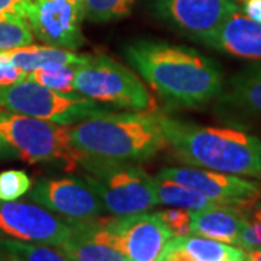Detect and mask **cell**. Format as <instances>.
I'll return each instance as SVG.
<instances>
[{
  "label": "cell",
  "instance_id": "cell-1",
  "mask_svg": "<svg viewBox=\"0 0 261 261\" xmlns=\"http://www.w3.org/2000/svg\"><path fill=\"white\" fill-rule=\"evenodd\" d=\"M134 70L167 102L197 108L224 92L219 65L199 51L164 41L138 39L123 48Z\"/></svg>",
  "mask_w": 261,
  "mask_h": 261
},
{
  "label": "cell",
  "instance_id": "cell-2",
  "mask_svg": "<svg viewBox=\"0 0 261 261\" xmlns=\"http://www.w3.org/2000/svg\"><path fill=\"white\" fill-rule=\"evenodd\" d=\"M166 142L183 163L221 173L261 178V135L206 126L160 115Z\"/></svg>",
  "mask_w": 261,
  "mask_h": 261
},
{
  "label": "cell",
  "instance_id": "cell-3",
  "mask_svg": "<svg viewBox=\"0 0 261 261\" xmlns=\"http://www.w3.org/2000/svg\"><path fill=\"white\" fill-rule=\"evenodd\" d=\"M67 135L80 155L113 161H145L167 145L159 113L108 112L70 125Z\"/></svg>",
  "mask_w": 261,
  "mask_h": 261
},
{
  "label": "cell",
  "instance_id": "cell-4",
  "mask_svg": "<svg viewBox=\"0 0 261 261\" xmlns=\"http://www.w3.org/2000/svg\"><path fill=\"white\" fill-rule=\"evenodd\" d=\"M79 166L109 214H141L159 205L155 178L135 163L80 155Z\"/></svg>",
  "mask_w": 261,
  "mask_h": 261
},
{
  "label": "cell",
  "instance_id": "cell-5",
  "mask_svg": "<svg viewBox=\"0 0 261 261\" xmlns=\"http://www.w3.org/2000/svg\"><path fill=\"white\" fill-rule=\"evenodd\" d=\"M75 222L94 241L113 247L129 261H160L174 238L157 212Z\"/></svg>",
  "mask_w": 261,
  "mask_h": 261
},
{
  "label": "cell",
  "instance_id": "cell-6",
  "mask_svg": "<svg viewBox=\"0 0 261 261\" xmlns=\"http://www.w3.org/2000/svg\"><path fill=\"white\" fill-rule=\"evenodd\" d=\"M0 109L65 126L113 111L79 92L60 93L29 79L0 87Z\"/></svg>",
  "mask_w": 261,
  "mask_h": 261
},
{
  "label": "cell",
  "instance_id": "cell-7",
  "mask_svg": "<svg viewBox=\"0 0 261 261\" xmlns=\"http://www.w3.org/2000/svg\"><path fill=\"white\" fill-rule=\"evenodd\" d=\"M75 92L113 109L148 112L152 97L141 80L125 65L103 56L92 57L75 67Z\"/></svg>",
  "mask_w": 261,
  "mask_h": 261
},
{
  "label": "cell",
  "instance_id": "cell-8",
  "mask_svg": "<svg viewBox=\"0 0 261 261\" xmlns=\"http://www.w3.org/2000/svg\"><path fill=\"white\" fill-rule=\"evenodd\" d=\"M68 126L0 109V135L28 163H63L65 170L79 166L80 154L71 148Z\"/></svg>",
  "mask_w": 261,
  "mask_h": 261
},
{
  "label": "cell",
  "instance_id": "cell-9",
  "mask_svg": "<svg viewBox=\"0 0 261 261\" xmlns=\"http://www.w3.org/2000/svg\"><path fill=\"white\" fill-rule=\"evenodd\" d=\"M240 0H147L149 12L170 28L207 47Z\"/></svg>",
  "mask_w": 261,
  "mask_h": 261
},
{
  "label": "cell",
  "instance_id": "cell-10",
  "mask_svg": "<svg viewBox=\"0 0 261 261\" xmlns=\"http://www.w3.org/2000/svg\"><path fill=\"white\" fill-rule=\"evenodd\" d=\"M71 232V222L37 203L0 200V235L25 243L60 248Z\"/></svg>",
  "mask_w": 261,
  "mask_h": 261
},
{
  "label": "cell",
  "instance_id": "cell-11",
  "mask_svg": "<svg viewBox=\"0 0 261 261\" xmlns=\"http://www.w3.org/2000/svg\"><path fill=\"white\" fill-rule=\"evenodd\" d=\"M83 0H31L27 10L34 37L51 47L79 49L84 45Z\"/></svg>",
  "mask_w": 261,
  "mask_h": 261
},
{
  "label": "cell",
  "instance_id": "cell-12",
  "mask_svg": "<svg viewBox=\"0 0 261 261\" xmlns=\"http://www.w3.org/2000/svg\"><path fill=\"white\" fill-rule=\"evenodd\" d=\"M157 177L195 189L221 206L247 209L261 196L258 181L209 168L167 167L163 168Z\"/></svg>",
  "mask_w": 261,
  "mask_h": 261
},
{
  "label": "cell",
  "instance_id": "cell-13",
  "mask_svg": "<svg viewBox=\"0 0 261 261\" xmlns=\"http://www.w3.org/2000/svg\"><path fill=\"white\" fill-rule=\"evenodd\" d=\"M28 197L68 221H89L106 212L100 197L84 177L39 178Z\"/></svg>",
  "mask_w": 261,
  "mask_h": 261
},
{
  "label": "cell",
  "instance_id": "cell-14",
  "mask_svg": "<svg viewBox=\"0 0 261 261\" xmlns=\"http://www.w3.org/2000/svg\"><path fill=\"white\" fill-rule=\"evenodd\" d=\"M207 47L228 56L261 61V23L247 18L240 9L229 15Z\"/></svg>",
  "mask_w": 261,
  "mask_h": 261
},
{
  "label": "cell",
  "instance_id": "cell-15",
  "mask_svg": "<svg viewBox=\"0 0 261 261\" xmlns=\"http://www.w3.org/2000/svg\"><path fill=\"white\" fill-rule=\"evenodd\" d=\"M247 222L248 218L244 214V209L232 206H215L192 211L190 235L237 245L238 237Z\"/></svg>",
  "mask_w": 261,
  "mask_h": 261
},
{
  "label": "cell",
  "instance_id": "cell-16",
  "mask_svg": "<svg viewBox=\"0 0 261 261\" xmlns=\"http://www.w3.org/2000/svg\"><path fill=\"white\" fill-rule=\"evenodd\" d=\"M89 56H80L70 49L51 45H27L0 53V61L9 63L31 73L39 68H53L84 63Z\"/></svg>",
  "mask_w": 261,
  "mask_h": 261
},
{
  "label": "cell",
  "instance_id": "cell-17",
  "mask_svg": "<svg viewBox=\"0 0 261 261\" xmlns=\"http://www.w3.org/2000/svg\"><path fill=\"white\" fill-rule=\"evenodd\" d=\"M219 106L229 111L261 116V63L252 64L231 77Z\"/></svg>",
  "mask_w": 261,
  "mask_h": 261
},
{
  "label": "cell",
  "instance_id": "cell-18",
  "mask_svg": "<svg viewBox=\"0 0 261 261\" xmlns=\"http://www.w3.org/2000/svg\"><path fill=\"white\" fill-rule=\"evenodd\" d=\"M71 222V232L60 247L70 261H129L121 251L90 238L75 221Z\"/></svg>",
  "mask_w": 261,
  "mask_h": 261
},
{
  "label": "cell",
  "instance_id": "cell-19",
  "mask_svg": "<svg viewBox=\"0 0 261 261\" xmlns=\"http://www.w3.org/2000/svg\"><path fill=\"white\" fill-rule=\"evenodd\" d=\"M174 241L183 247L196 261H250L247 251L241 247L211 238L186 235L174 237Z\"/></svg>",
  "mask_w": 261,
  "mask_h": 261
},
{
  "label": "cell",
  "instance_id": "cell-20",
  "mask_svg": "<svg viewBox=\"0 0 261 261\" xmlns=\"http://www.w3.org/2000/svg\"><path fill=\"white\" fill-rule=\"evenodd\" d=\"M155 193L159 199V205L181 207L189 211H200V209L221 206L195 189H190L183 185H178L176 181L157 177V176H155Z\"/></svg>",
  "mask_w": 261,
  "mask_h": 261
},
{
  "label": "cell",
  "instance_id": "cell-21",
  "mask_svg": "<svg viewBox=\"0 0 261 261\" xmlns=\"http://www.w3.org/2000/svg\"><path fill=\"white\" fill-rule=\"evenodd\" d=\"M0 251L19 261H70L60 248L51 245L25 243L10 238H0Z\"/></svg>",
  "mask_w": 261,
  "mask_h": 261
},
{
  "label": "cell",
  "instance_id": "cell-22",
  "mask_svg": "<svg viewBox=\"0 0 261 261\" xmlns=\"http://www.w3.org/2000/svg\"><path fill=\"white\" fill-rule=\"evenodd\" d=\"M34 38L25 16L13 13L0 15V53L31 45Z\"/></svg>",
  "mask_w": 261,
  "mask_h": 261
},
{
  "label": "cell",
  "instance_id": "cell-23",
  "mask_svg": "<svg viewBox=\"0 0 261 261\" xmlns=\"http://www.w3.org/2000/svg\"><path fill=\"white\" fill-rule=\"evenodd\" d=\"M137 0H83L84 18L93 22H112L129 15Z\"/></svg>",
  "mask_w": 261,
  "mask_h": 261
},
{
  "label": "cell",
  "instance_id": "cell-24",
  "mask_svg": "<svg viewBox=\"0 0 261 261\" xmlns=\"http://www.w3.org/2000/svg\"><path fill=\"white\" fill-rule=\"evenodd\" d=\"M77 65L39 68L35 71H31L28 79L60 93H74V75Z\"/></svg>",
  "mask_w": 261,
  "mask_h": 261
},
{
  "label": "cell",
  "instance_id": "cell-25",
  "mask_svg": "<svg viewBox=\"0 0 261 261\" xmlns=\"http://www.w3.org/2000/svg\"><path fill=\"white\" fill-rule=\"evenodd\" d=\"M32 187V180L23 170H5L0 173V200L13 202L27 195Z\"/></svg>",
  "mask_w": 261,
  "mask_h": 261
},
{
  "label": "cell",
  "instance_id": "cell-26",
  "mask_svg": "<svg viewBox=\"0 0 261 261\" xmlns=\"http://www.w3.org/2000/svg\"><path fill=\"white\" fill-rule=\"evenodd\" d=\"M190 214L192 211L174 207L157 212L161 221L168 228V231L173 233V237H186L190 235Z\"/></svg>",
  "mask_w": 261,
  "mask_h": 261
},
{
  "label": "cell",
  "instance_id": "cell-27",
  "mask_svg": "<svg viewBox=\"0 0 261 261\" xmlns=\"http://www.w3.org/2000/svg\"><path fill=\"white\" fill-rule=\"evenodd\" d=\"M237 247H241L244 250H250L255 247H261V214L255 211L252 221H248L247 225L238 237Z\"/></svg>",
  "mask_w": 261,
  "mask_h": 261
},
{
  "label": "cell",
  "instance_id": "cell-28",
  "mask_svg": "<svg viewBox=\"0 0 261 261\" xmlns=\"http://www.w3.org/2000/svg\"><path fill=\"white\" fill-rule=\"evenodd\" d=\"M29 73L23 71L16 65L0 61V87H6L12 84L20 83L28 79Z\"/></svg>",
  "mask_w": 261,
  "mask_h": 261
},
{
  "label": "cell",
  "instance_id": "cell-29",
  "mask_svg": "<svg viewBox=\"0 0 261 261\" xmlns=\"http://www.w3.org/2000/svg\"><path fill=\"white\" fill-rule=\"evenodd\" d=\"M160 261H196L189 252L183 248V247H180L176 241H174V238H171V241L168 243L167 248H166V251L163 254V257H161V260Z\"/></svg>",
  "mask_w": 261,
  "mask_h": 261
},
{
  "label": "cell",
  "instance_id": "cell-30",
  "mask_svg": "<svg viewBox=\"0 0 261 261\" xmlns=\"http://www.w3.org/2000/svg\"><path fill=\"white\" fill-rule=\"evenodd\" d=\"M29 3L31 0H0V15L13 13L27 18Z\"/></svg>",
  "mask_w": 261,
  "mask_h": 261
},
{
  "label": "cell",
  "instance_id": "cell-31",
  "mask_svg": "<svg viewBox=\"0 0 261 261\" xmlns=\"http://www.w3.org/2000/svg\"><path fill=\"white\" fill-rule=\"evenodd\" d=\"M244 15L261 23V0H240Z\"/></svg>",
  "mask_w": 261,
  "mask_h": 261
},
{
  "label": "cell",
  "instance_id": "cell-32",
  "mask_svg": "<svg viewBox=\"0 0 261 261\" xmlns=\"http://www.w3.org/2000/svg\"><path fill=\"white\" fill-rule=\"evenodd\" d=\"M19 157L16 149L0 135V160H10Z\"/></svg>",
  "mask_w": 261,
  "mask_h": 261
},
{
  "label": "cell",
  "instance_id": "cell-33",
  "mask_svg": "<svg viewBox=\"0 0 261 261\" xmlns=\"http://www.w3.org/2000/svg\"><path fill=\"white\" fill-rule=\"evenodd\" d=\"M247 255H248L250 261H261V247L247 250Z\"/></svg>",
  "mask_w": 261,
  "mask_h": 261
},
{
  "label": "cell",
  "instance_id": "cell-34",
  "mask_svg": "<svg viewBox=\"0 0 261 261\" xmlns=\"http://www.w3.org/2000/svg\"><path fill=\"white\" fill-rule=\"evenodd\" d=\"M0 261H19V260L13 258V257L9 255V254H5V252L0 251Z\"/></svg>",
  "mask_w": 261,
  "mask_h": 261
},
{
  "label": "cell",
  "instance_id": "cell-35",
  "mask_svg": "<svg viewBox=\"0 0 261 261\" xmlns=\"http://www.w3.org/2000/svg\"><path fill=\"white\" fill-rule=\"evenodd\" d=\"M255 211H257V212H260V214H261V196H260V199H258V202H257Z\"/></svg>",
  "mask_w": 261,
  "mask_h": 261
}]
</instances>
